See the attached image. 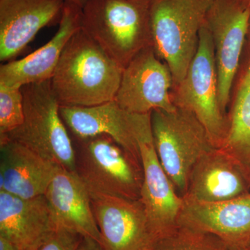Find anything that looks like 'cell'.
I'll return each mask as SVG.
<instances>
[{
  "mask_svg": "<svg viewBox=\"0 0 250 250\" xmlns=\"http://www.w3.org/2000/svg\"><path fill=\"white\" fill-rule=\"evenodd\" d=\"M123 71L80 28L62 51L51 85L60 106H97L114 100Z\"/></svg>",
  "mask_w": 250,
  "mask_h": 250,
  "instance_id": "1",
  "label": "cell"
},
{
  "mask_svg": "<svg viewBox=\"0 0 250 250\" xmlns=\"http://www.w3.org/2000/svg\"><path fill=\"white\" fill-rule=\"evenodd\" d=\"M149 0H88L82 28L123 69L152 47Z\"/></svg>",
  "mask_w": 250,
  "mask_h": 250,
  "instance_id": "2",
  "label": "cell"
},
{
  "mask_svg": "<svg viewBox=\"0 0 250 250\" xmlns=\"http://www.w3.org/2000/svg\"><path fill=\"white\" fill-rule=\"evenodd\" d=\"M213 1H152L150 10L152 48L170 69L173 86L183 80L196 54L200 29Z\"/></svg>",
  "mask_w": 250,
  "mask_h": 250,
  "instance_id": "3",
  "label": "cell"
},
{
  "mask_svg": "<svg viewBox=\"0 0 250 250\" xmlns=\"http://www.w3.org/2000/svg\"><path fill=\"white\" fill-rule=\"evenodd\" d=\"M22 91L24 122L14 131L0 136V141L21 143L46 160L75 172L73 141L61 116L51 81L24 85Z\"/></svg>",
  "mask_w": 250,
  "mask_h": 250,
  "instance_id": "4",
  "label": "cell"
},
{
  "mask_svg": "<svg viewBox=\"0 0 250 250\" xmlns=\"http://www.w3.org/2000/svg\"><path fill=\"white\" fill-rule=\"evenodd\" d=\"M72 139L75 173L90 193L132 200L141 199L143 183L141 161L108 135Z\"/></svg>",
  "mask_w": 250,
  "mask_h": 250,
  "instance_id": "5",
  "label": "cell"
},
{
  "mask_svg": "<svg viewBox=\"0 0 250 250\" xmlns=\"http://www.w3.org/2000/svg\"><path fill=\"white\" fill-rule=\"evenodd\" d=\"M156 154L177 195L187 193L189 177L199 159L216 148L196 116L179 107L154 110L151 114Z\"/></svg>",
  "mask_w": 250,
  "mask_h": 250,
  "instance_id": "6",
  "label": "cell"
},
{
  "mask_svg": "<svg viewBox=\"0 0 250 250\" xmlns=\"http://www.w3.org/2000/svg\"><path fill=\"white\" fill-rule=\"evenodd\" d=\"M171 98L176 107L193 113L205 126L216 148L223 143L228 130V117L220 108L218 80L213 41L204 23L198 48L183 80L174 85Z\"/></svg>",
  "mask_w": 250,
  "mask_h": 250,
  "instance_id": "7",
  "label": "cell"
},
{
  "mask_svg": "<svg viewBox=\"0 0 250 250\" xmlns=\"http://www.w3.org/2000/svg\"><path fill=\"white\" fill-rule=\"evenodd\" d=\"M59 112L72 139L108 135L141 162L140 145L153 141L152 113H131L114 100L88 107L60 106Z\"/></svg>",
  "mask_w": 250,
  "mask_h": 250,
  "instance_id": "8",
  "label": "cell"
},
{
  "mask_svg": "<svg viewBox=\"0 0 250 250\" xmlns=\"http://www.w3.org/2000/svg\"><path fill=\"white\" fill-rule=\"evenodd\" d=\"M250 18V8L240 0H213L206 14L204 23L214 49L219 103L225 115L247 41Z\"/></svg>",
  "mask_w": 250,
  "mask_h": 250,
  "instance_id": "9",
  "label": "cell"
},
{
  "mask_svg": "<svg viewBox=\"0 0 250 250\" xmlns=\"http://www.w3.org/2000/svg\"><path fill=\"white\" fill-rule=\"evenodd\" d=\"M173 80L168 66L152 47L136 55L123 69L114 100L131 113L146 114L154 110L175 109L171 98Z\"/></svg>",
  "mask_w": 250,
  "mask_h": 250,
  "instance_id": "10",
  "label": "cell"
},
{
  "mask_svg": "<svg viewBox=\"0 0 250 250\" xmlns=\"http://www.w3.org/2000/svg\"><path fill=\"white\" fill-rule=\"evenodd\" d=\"M103 250H151L156 241L141 200L90 193Z\"/></svg>",
  "mask_w": 250,
  "mask_h": 250,
  "instance_id": "11",
  "label": "cell"
},
{
  "mask_svg": "<svg viewBox=\"0 0 250 250\" xmlns=\"http://www.w3.org/2000/svg\"><path fill=\"white\" fill-rule=\"evenodd\" d=\"M65 0H0V61L9 62L42 28L60 22Z\"/></svg>",
  "mask_w": 250,
  "mask_h": 250,
  "instance_id": "12",
  "label": "cell"
},
{
  "mask_svg": "<svg viewBox=\"0 0 250 250\" xmlns=\"http://www.w3.org/2000/svg\"><path fill=\"white\" fill-rule=\"evenodd\" d=\"M178 224L212 233L233 250L250 246V194L220 202L183 198Z\"/></svg>",
  "mask_w": 250,
  "mask_h": 250,
  "instance_id": "13",
  "label": "cell"
},
{
  "mask_svg": "<svg viewBox=\"0 0 250 250\" xmlns=\"http://www.w3.org/2000/svg\"><path fill=\"white\" fill-rule=\"evenodd\" d=\"M82 8L65 1L55 35L27 57L1 65L0 85L22 88L50 80L67 42L82 27Z\"/></svg>",
  "mask_w": 250,
  "mask_h": 250,
  "instance_id": "14",
  "label": "cell"
},
{
  "mask_svg": "<svg viewBox=\"0 0 250 250\" xmlns=\"http://www.w3.org/2000/svg\"><path fill=\"white\" fill-rule=\"evenodd\" d=\"M140 153L143 170L140 200L157 239L178 225L183 198L177 195L161 166L153 141L141 143Z\"/></svg>",
  "mask_w": 250,
  "mask_h": 250,
  "instance_id": "15",
  "label": "cell"
},
{
  "mask_svg": "<svg viewBox=\"0 0 250 250\" xmlns=\"http://www.w3.org/2000/svg\"><path fill=\"white\" fill-rule=\"evenodd\" d=\"M56 227L66 228L102 246L90 192L77 174L57 167L45 193Z\"/></svg>",
  "mask_w": 250,
  "mask_h": 250,
  "instance_id": "16",
  "label": "cell"
},
{
  "mask_svg": "<svg viewBox=\"0 0 250 250\" xmlns=\"http://www.w3.org/2000/svg\"><path fill=\"white\" fill-rule=\"evenodd\" d=\"M56 227L45 195L23 199L0 191V236L21 250H36Z\"/></svg>",
  "mask_w": 250,
  "mask_h": 250,
  "instance_id": "17",
  "label": "cell"
},
{
  "mask_svg": "<svg viewBox=\"0 0 250 250\" xmlns=\"http://www.w3.org/2000/svg\"><path fill=\"white\" fill-rule=\"evenodd\" d=\"M0 191L23 199L43 195L58 166L15 141H0Z\"/></svg>",
  "mask_w": 250,
  "mask_h": 250,
  "instance_id": "18",
  "label": "cell"
},
{
  "mask_svg": "<svg viewBox=\"0 0 250 250\" xmlns=\"http://www.w3.org/2000/svg\"><path fill=\"white\" fill-rule=\"evenodd\" d=\"M250 191L249 184L234 161L214 148L192 167L184 197L200 202H220L246 196Z\"/></svg>",
  "mask_w": 250,
  "mask_h": 250,
  "instance_id": "19",
  "label": "cell"
},
{
  "mask_svg": "<svg viewBox=\"0 0 250 250\" xmlns=\"http://www.w3.org/2000/svg\"><path fill=\"white\" fill-rule=\"evenodd\" d=\"M228 130L219 149L238 166L250 187V41L247 39L231 90Z\"/></svg>",
  "mask_w": 250,
  "mask_h": 250,
  "instance_id": "20",
  "label": "cell"
},
{
  "mask_svg": "<svg viewBox=\"0 0 250 250\" xmlns=\"http://www.w3.org/2000/svg\"><path fill=\"white\" fill-rule=\"evenodd\" d=\"M151 250H233L212 233L178 224L157 238Z\"/></svg>",
  "mask_w": 250,
  "mask_h": 250,
  "instance_id": "21",
  "label": "cell"
},
{
  "mask_svg": "<svg viewBox=\"0 0 250 250\" xmlns=\"http://www.w3.org/2000/svg\"><path fill=\"white\" fill-rule=\"evenodd\" d=\"M24 118L22 88L0 85V136L17 129Z\"/></svg>",
  "mask_w": 250,
  "mask_h": 250,
  "instance_id": "22",
  "label": "cell"
},
{
  "mask_svg": "<svg viewBox=\"0 0 250 250\" xmlns=\"http://www.w3.org/2000/svg\"><path fill=\"white\" fill-rule=\"evenodd\" d=\"M82 238L75 231L57 227L36 250H78Z\"/></svg>",
  "mask_w": 250,
  "mask_h": 250,
  "instance_id": "23",
  "label": "cell"
},
{
  "mask_svg": "<svg viewBox=\"0 0 250 250\" xmlns=\"http://www.w3.org/2000/svg\"><path fill=\"white\" fill-rule=\"evenodd\" d=\"M78 250H103L101 246L95 240L83 237Z\"/></svg>",
  "mask_w": 250,
  "mask_h": 250,
  "instance_id": "24",
  "label": "cell"
},
{
  "mask_svg": "<svg viewBox=\"0 0 250 250\" xmlns=\"http://www.w3.org/2000/svg\"><path fill=\"white\" fill-rule=\"evenodd\" d=\"M0 250H21L12 241L0 236Z\"/></svg>",
  "mask_w": 250,
  "mask_h": 250,
  "instance_id": "25",
  "label": "cell"
},
{
  "mask_svg": "<svg viewBox=\"0 0 250 250\" xmlns=\"http://www.w3.org/2000/svg\"><path fill=\"white\" fill-rule=\"evenodd\" d=\"M88 1V0H65V1L76 4L77 6H80L81 8H83Z\"/></svg>",
  "mask_w": 250,
  "mask_h": 250,
  "instance_id": "26",
  "label": "cell"
},
{
  "mask_svg": "<svg viewBox=\"0 0 250 250\" xmlns=\"http://www.w3.org/2000/svg\"><path fill=\"white\" fill-rule=\"evenodd\" d=\"M241 4L246 7L250 8V0H240Z\"/></svg>",
  "mask_w": 250,
  "mask_h": 250,
  "instance_id": "27",
  "label": "cell"
},
{
  "mask_svg": "<svg viewBox=\"0 0 250 250\" xmlns=\"http://www.w3.org/2000/svg\"><path fill=\"white\" fill-rule=\"evenodd\" d=\"M247 39L250 41V18L249 21V25H248V36H247Z\"/></svg>",
  "mask_w": 250,
  "mask_h": 250,
  "instance_id": "28",
  "label": "cell"
},
{
  "mask_svg": "<svg viewBox=\"0 0 250 250\" xmlns=\"http://www.w3.org/2000/svg\"><path fill=\"white\" fill-rule=\"evenodd\" d=\"M243 250H249V249H248H248Z\"/></svg>",
  "mask_w": 250,
  "mask_h": 250,
  "instance_id": "29",
  "label": "cell"
},
{
  "mask_svg": "<svg viewBox=\"0 0 250 250\" xmlns=\"http://www.w3.org/2000/svg\"><path fill=\"white\" fill-rule=\"evenodd\" d=\"M248 249H249V250H250V246L249 248H248Z\"/></svg>",
  "mask_w": 250,
  "mask_h": 250,
  "instance_id": "30",
  "label": "cell"
},
{
  "mask_svg": "<svg viewBox=\"0 0 250 250\" xmlns=\"http://www.w3.org/2000/svg\"><path fill=\"white\" fill-rule=\"evenodd\" d=\"M149 1H154V0H149Z\"/></svg>",
  "mask_w": 250,
  "mask_h": 250,
  "instance_id": "31",
  "label": "cell"
}]
</instances>
